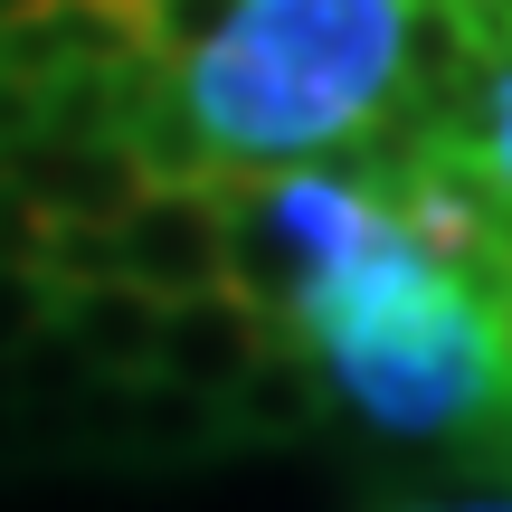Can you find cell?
<instances>
[{
	"label": "cell",
	"mask_w": 512,
	"mask_h": 512,
	"mask_svg": "<svg viewBox=\"0 0 512 512\" xmlns=\"http://www.w3.org/2000/svg\"><path fill=\"white\" fill-rule=\"evenodd\" d=\"M418 0H238L190 67H143L124 143L152 181H266L380 143L408 95Z\"/></svg>",
	"instance_id": "cell-1"
},
{
	"label": "cell",
	"mask_w": 512,
	"mask_h": 512,
	"mask_svg": "<svg viewBox=\"0 0 512 512\" xmlns=\"http://www.w3.org/2000/svg\"><path fill=\"white\" fill-rule=\"evenodd\" d=\"M285 342L323 370V399H342L380 437H484L503 418V351L484 285L446 275L380 200V228L294 304Z\"/></svg>",
	"instance_id": "cell-2"
},
{
	"label": "cell",
	"mask_w": 512,
	"mask_h": 512,
	"mask_svg": "<svg viewBox=\"0 0 512 512\" xmlns=\"http://www.w3.org/2000/svg\"><path fill=\"white\" fill-rule=\"evenodd\" d=\"M152 190L143 152L114 133H19L0 143V200H19L38 228H114Z\"/></svg>",
	"instance_id": "cell-3"
},
{
	"label": "cell",
	"mask_w": 512,
	"mask_h": 512,
	"mask_svg": "<svg viewBox=\"0 0 512 512\" xmlns=\"http://www.w3.org/2000/svg\"><path fill=\"white\" fill-rule=\"evenodd\" d=\"M114 275L143 285L152 304L219 294L228 285V200L209 181H152L143 200L114 219Z\"/></svg>",
	"instance_id": "cell-4"
},
{
	"label": "cell",
	"mask_w": 512,
	"mask_h": 512,
	"mask_svg": "<svg viewBox=\"0 0 512 512\" xmlns=\"http://www.w3.org/2000/svg\"><path fill=\"white\" fill-rule=\"evenodd\" d=\"M48 332L86 361L95 389H133V380H152V361H162V304H152L143 285H124V275L67 285L57 313H48Z\"/></svg>",
	"instance_id": "cell-5"
},
{
	"label": "cell",
	"mask_w": 512,
	"mask_h": 512,
	"mask_svg": "<svg viewBox=\"0 0 512 512\" xmlns=\"http://www.w3.org/2000/svg\"><path fill=\"white\" fill-rule=\"evenodd\" d=\"M266 351H275V332L219 285V294H190V304H162V361H152V380L200 389V399H228Z\"/></svg>",
	"instance_id": "cell-6"
},
{
	"label": "cell",
	"mask_w": 512,
	"mask_h": 512,
	"mask_svg": "<svg viewBox=\"0 0 512 512\" xmlns=\"http://www.w3.org/2000/svg\"><path fill=\"white\" fill-rule=\"evenodd\" d=\"M484 29H494V19H484ZM427 143L484 190V209H494V228H503V256H512V29H494V48H484L465 105L446 114Z\"/></svg>",
	"instance_id": "cell-7"
},
{
	"label": "cell",
	"mask_w": 512,
	"mask_h": 512,
	"mask_svg": "<svg viewBox=\"0 0 512 512\" xmlns=\"http://www.w3.org/2000/svg\"><path fill=\"white\" fill-rule=\"evenodd\" d=\"M105 418H114V446H133V456H219L228 446V408L171 380L105 389Z\"/></svg>",
	"instance_id": "cell-8"
},
{
	"label": "cell",
	"mask_w": 512,
	"mask_h": 512,
	"mask_svg": "<svg viewBox=\"0 0 512 512\" xmlns=\"http://www.w3.org/2000/svg\"><path fill=\"white\" fill-rule=\"evenodd\" d=\"M219 408H228V446H285V437H304V427L323 418V370L294 342H275Z\"/></svg>",
	"instance_id": "cell-9"
},
{
	"label": "cell",
	"mask_w": 512,
	"mask_h": 512,
	"mask_svg": "<svg viewBox=\"0 0 512 512\" xmlns=\"http://www.w3.org/2000/svg\"><path fill=\"white\" fill-rule=\"evenodd\" d=\"M48 313H57V285L19 256H0V351H29L48 332Z\"/></svg>",
	"instance_id": "cell-10"
},
{
	"label": "cell",
	"mask_w": 512,
	"mask_h": 512,
	"mask_svg": "<svg viewBox=\"0 0 512 512\" xmlns=\"http://www.w3.org/2000/svg\"><path fill=\"white\" fill-rule=\"evenodd\" d=\"M484 294H494L484 313H494V351H503V408H512V256L494 266V285H484Z\"/></svg>",
	"instance_id": "cell-11"
},
{
	"label": "cell",
	"mask_w": 512,
	"mask_h": 512,
	"mask_svg": "<svg viewBox=\"0 0 512 512\" xmlns=\"http://www.w3.org/2000/svg\"><path fill=\"white\" fill-rule=\"evenodd\" d=\"M399 512H512V494H465V503H399Z\"/></svg>",
	"instance_id": "cell-12"
}]
</instances>
